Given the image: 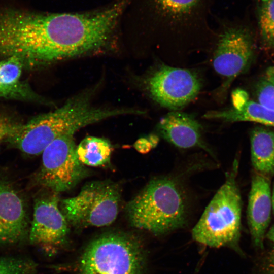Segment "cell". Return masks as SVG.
<instances>
[{"label": "cell", "mask_w": 274, "mask_h": 274, "mask_svg": "<svg viewBox=\"0 0 274 274\" xmlns=\"http://www.w3.org/2000/svg\"><path fill=\"white\" fill-rule=\"evenodd\" d=\"M232 99V106L223 110L208 111L202 117L226 123L248 121L274 127L273 110L250 99L248 94L243 90L235 91Z\"/></svg>", "instance_id": "cell-15"}, {"label": "cell", "mask_w": 274, "mask_h": 274, "mask_svg": "<svg viewBox=\"0 0 274 274\" xmlns=\"http://www.w3.org/2000/svg\"><path fill=\"white\" fill-rule=\"evenodd\" d=\"M272 207L274 211V188L273 189V192L272 193Z\"/></svg>", "instance_id": "cell-27"}, {"label": "cell", "mask_w": 274, "mask_h": 274, "mask_svg": "<svg viewBox=\"0 0 274 274\" xmlns=\"http://www.w3.org/2000/svg\"><path fill=\"white\" fill-rule=\"evenodd\" d=\"M156 129L160 136L177 148H199L216 158L203 138L202 126L191 114L170 111L160 119Z\"/></svg>", "instance_id": "cell-13"}, {"label": "cell", "mask_w": 274, "mask_h": 274, "mask_svg": "<svg viewBox=\"0 0 274 274\" xmlns=\"http://www.w3.org/2000/svg\"><path fill=\"white\" fill-rule=\"evenodd\" d=\"M112 146L106 139L87 136L77 146V153L79 160L85 165L101 166L109 163Z\"/></svg>", "instance_id": "cell-18"}, {"label": "cell", "mask_w": 274, "mask_h": 274, "mask_svg": "<svg viewBox=\"0 0 274 274\" xmlns=\"http://www.w3.org/2000/svg\"><path fill=\"white\" fill-rule=\"evenodd\" d=\"M213 0H132L133 14L144 28L157 59L185 67L191 57L210 54L216 39Z\"/></svg>", "instance_id": "cell-2"}, {"label": "cell", "mask_w": 274, "mask_h": 274, "mask_svg": "<svg viewBox=\"0 0 274 274\" xmlns=\"http://www.w3.org/2000/svg\"><path fill=\"white\" fill-rule=\"evenodd\" d=\"M14 124L6 120H0V146L11 131Z\"/></svg>", "instance_id": "cell-23"}, {"label": "cell", "mask_w": 274, "mask_h": 274, "mask_svg": "<svg viewBox=\"0 0 274 274\" xmlns=\"http://www.w3.org/2000/svg\"><path fill=\"white\" fill-rule=\"evenodd\" d=\"M30 218L27 202L12 179L0 174V245L28 239Z\"/></svg>", "instance_id": "cell-12"}, {"label": "cell", "mask_w": 274, "mask_h": 274, "mask_svg": "<svg viewBox=\"0 0 274 274\" xmlns=\"http://www.w3.org/2000/svg\"><path fill=\"white\" fill-rule=\"evenodd\" d=\"M144 254L138 241L129 235L109 233L94 239L79 262L80 274H142Z\"/></svg>", "instance_id": "cell-7"}, {"label": "cell", "mask_w": 274, "mask_h": 274, "mask_svg": "<svg viewBox=\"0 0 274 274\" xmlns=\"http://www.w3.org/2000/svg\"><path fill=\"white\" fill-rule=\"evenodd\" d=\"M93 91H85L56 110L15 124L5 139L10 145L29 156H37L59 137L73 135L80 129L107 119L128 114L126 108H101L91 104Z\"/></svg>", "instance_id": "cell-3"}, {"label": "cell", "mask_w": 274, "mask_h": 274, "mask_svg": "<svg viewBox=\"0 0 274 274\" xmlns=\"http://www.w3.org/2000/svg\"><path fill=\"white\" fill-rule=\"evenodd\" d=\"M217 24L216 39L212 49L210 63L221 79L214 91L219 103L224 102L233 81L250 67L255 55L253 33L245 24L214 16Z\"/></svg>", "instance_id": "cell-6"}, {"label": "cell", "mask_w": 274, "mask_h": 274, "mask_svg": "<svg viewBox=\"0 0 274 274\" xmlns=\"http://www.w3.org/2000/svg\"><path fill=\"white\" fill-rule=\"evenodd\" d=\"M48 191L34 199L28 240L32 245L52 250L64 243L70 224L60 209L59 194Z\"/></svg>", "instance_id": "cell-11"}, {"label": "cell", "mask_w": 274, "mask_h": 274, "mask_svg": "<svg viewBox=\"0 0 274 274\" xmlns=\"http://www.w3.org/2000/svg\"><path fill=\"white\" fill-rule=\"evenodd\" d=\"M238 162L235 159L225 180L193 228L196 242L212 248L237 246L241 227L242 198L236 182Z\"/></svg>", "instance_id": "cell-5"}, {"label": "cell", "mask_w": 274, "mask_h": 274, "mask_svg": "<svg viewBox=\"0 0 274 274\" xmlns=\"http://www.w3.org/2000/svg\"><path fill=\"white\" fill-rule=\"evenodd\" d=\"M272 193L269 177L256 173L248 197V222L255 245L261 248L269 226L272 209Z\"/></svg>", "instance_id": "cell-14"}, {"label": "cell", "mask_w": 274, "mask_h": 274, "mask_svg": "<svg viewBox=\"0 0 274 274\" xmlns=\"http://www.w3.org/2000/svg\"><path fill=\"white\" fill-rule=\"evenodd\" d=\"M257 101L274 111V67H268L255 88Z\"/></svg>", "instance_id": "cell-20"}, {"label": "cell", "mask_w": 274, "mask_h": 274, "mask_svg": "<svg viewBox=\"0 0 274 274\" xmlns=\"http://www.w3.org/2000/svg\"><path fill=\"white\" fill-rule=\"evenodd\" d=\"M252 164L256 173L266 177L274 174V131L261 127L250 134Z\"/></svg>", "instance_id": "cell-17"}, {"label": "cell", "mask_w": 274, "mask_h": 274, "mask_svg": "<svg viewBox=\"0 0 274 274\" xmlns=\"http://www.w3.org/2000/svg\"><path fill=\"white\" fill-rule=\"evenodd\" d=\"M266 236L269 239L274 242V226L268 231Z\"/></svg>", "instance_id": "cell-26"}, {"label": "cell", "mask_w": 274, "mask_h": 274, "mask_svg": "<svg viewBox=\"0 0 274 274\" xmlns=\"http://www.w3.org/2000/svg\"><path fill=\"white\" fill-rule=\"evenodd\" d=\"M23 68L20 62L14 58L0 60V97L37 100L38 95L21 80Z\"/></svg>", "instance_id": "cell-16"}, {"label": "cell", "mask_w": 274, "mask_h": 274, "mask_svg": "<svg viewBox=\"0 0 274 274\" xmlns=\"http://www.w3.org/2000/svg\"><path fill=\"white\" fill-rule=\"evenodd\" d=\"M118 184L109 180L88 182L74 196L60 200L59 207L70 225L100 227L116 219L121 203Z\"/></svg>", "instance_id": "cell-8"}, {"label": "cell", "mask_w": 274, "mask_h": 274, "mask_svg": "<svg viewBox=\"0 0 274 274\" xmlns=\"http://www.w3.org/2000/svg\"><path fill=\"white\" fill-rule=\"evenodd\" d=\"M147 95L158 106L180 111L198 96L203 85L197 68L170 65L159 59L141 80Z\"/></svg>", "instance_id": "cell-9"}, {"label": "cell", "mask_w": 274, "mask_h": 274, "mask_svg": "<svg viewBox=\"0 0 274 274\" xmlns=\"http://www.w3.org/2000/svg\"><path fill=\"white\" fill-rule=\"evenodd\" d=\"M37 264L22 257L0 258V274H35Z\"/></svg>", "instance_id": "cell-21"}, {"label": "cell", "mask_w": 274, "mask_h": 274, "mask_svg": "<svg viewBox=\"0 0 274 274\" xmlns=\"http://www.w3.org/2000/svg\"><path fill=\"white\" fill-rule=\"evenodd\" d=\"M146 138L151 144L152 149L155 148L158 144L159 142V135L155 134H150Z\"/></svg>", "instance_id": "cell-25"}, {"label": "cell", "mask_w": 274, "mask_h": 274, "mask_svg": "<svg viewBox=\"0 0 274 274\" xmlns=\"http://www.w3.org/2000/svg\"><path fill=\"white\" fill-rule=\"evenodd\" d=\"M267 267L268 274H274V249L268 256Z\"/></svg>", "instance_id": "cell-24"}, {"label": "cell", "mask_w": 274, "mask_h": 274, "mask_svg": "<svg viewBox=\"0 0 274 274\" xmlns=\"http://www.w3.org/2000/svg\"><path fill=\"white\" fill-rule=\"evenodd\" d=\"M119 1L80 12L35 11L24 32L31 68L98 51L108 45L124 14Z\"/></svg>", "instance_id": "cell-1"}, {"label": "cell", "mask_w": 274, "mask_h": 274, "mask_svg": "<svg viewBox=\"0 0 274 274\" xmlns=\"http://www.w3.org/2000/svg\"><path fill=\"white\" fill-rule=\"evenodd\" d=\"M73 136L59 137L44 149L33 185L59 194L74 188L88 176V169L78 158Z\"/></svg>", "instance_id": "cell-10"}, {"label": "cell", "mask_w": 274, "mask_h": 274, "mask_svg": "<svg viewBox=\"0 0 274 274\" xmlns=\"http://www.w3.org/2000/svg\"><path fill=\"white\" fill-rule=\"evenodd\" d=\"M256 14L263 47L274 48V0H257Z\"/></svg>", "instance_id": "cell-19"}, {"label": "cell", "mask_w": 274, "mask_h": 274, "mask_svg": "<svg viewBox=\"0 0 274 274\" xmlns=\"http://www.w3.org/2000/svg\"><path fill=\"white\" fill-rule=\"evenodd\" d=\"M133 146L137 151L142 154H146L152 149L151 144L146 137L138 139Z\"/></svg>", "instance_id": "cell-22"}, {"label": "cell", "mask_w": 274, "mask_h": 274, "mask_svg": "<svg viewBox=\"0 0 274 274\" xmlns=\"http://www.w3.org/2000/svg\"><path fill=\"white\" fill-rule=\"evenodd\" d=\"M190 205L183 182L178 177L166 175L150 181L125 209L132 226L162 235L185 224Z\"/></svg>", "instance_id": "cell-4"}]
</instances>
